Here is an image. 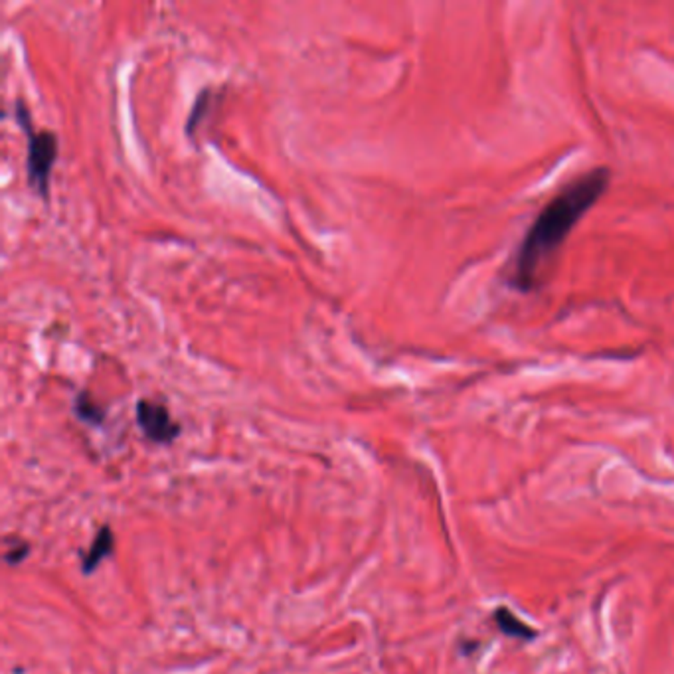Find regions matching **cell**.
<instances>
[{"mask_svg": "<svg viewBox=\"0 0 674 674\" xmlns=\"http://www.w3.org/2000/svg\"><path fill=\"white\" fill-rule=\"evenodd\" d=\"M74 410L81 422H87L91 425H99L105 420V410L87 392L77 394Z\"/></svg>", "mask_w": 674, "mask_h": 674, "instance_id": "5b68a950", "label": "cell"}, {"mask_svg": "<svg viewBox=\"0 0 674 674\" xmlns=\"http://www.w3.org/2000/svg\"><path fill=\"white\" fill-rule=\"evenodd\" d=\"M611 180L606 167L591 168L571 178L546 206L540 210L524 240L516 248L510 265V285L518 291H534L542 285L546 269L578 222L604 196Z\"/></svg>", "mask_w": 674, "mask_h": 674, "instance_id": "6da1fadb", "label": "cell"}, {"mask_svg": "<svg viewBox=\"0 0 674 674\" xmlns=\"http://www.w3.org/2000/svg\"><path fill=\"white\" fill-rule=\"evenodd\" d=\"M137 424L145 437L155 443H170L180 433V425L172 420L167 407L152 400L137 402Z\"/></svg>", "mask_w": 674, "mask_h": 674, "instance_id": "3957f363", "label": "cell"}, {"mask_svg": "<svg viewBox=\"0 0 674 674\" xmlns=\"http://www.w3.org/2000/svg\"><path fill=\"white\" fill-rule=\"evenodd\" d=\"M495 617H496L498 627L503 629L505 633H508V635L524 637V639L534 637V631H530V629L524 625L523 621H518V619L513 615V613L506 611L505 607H500V609L496 611V615H495Z\"/></svg>", "mask_w": 674, "mask_h": 674, "instance_id": "8992f818", "label": "cell"}, {"mask_svg": "<svg viewBox=\"0 0 674 674\" xmlns=\"http://www.w3.org/2000/svg\"><path fill=\"white\" fill-rule=\"evenodd\" d=\"M16 121L23 127L26 135V167L30 187L34 188L38 196L48 200L50 196V180H52V170L58 159V137L56 132L48 129H36L32 115H30L24 101L16 104Z\"/></svg>", "mask_w": 674, "mask_h": 674, "instance_id": "7a4b0ae2", "label": "cell"}, {"mask_svg": "<svg viewBox=\"0 0 674 674\" xmlns=\"http://www.w3.org/2000/svg\"><path fill=\"white\" fill-rule=\"evenodd\" d=\"M114 542H115V538H114V533H111V528H107V526L101 528L99 534L94 540V544H91L89 551L84 556V571H86V574L94 571L101 564V560L107 558L111 551H114Z\"/></svg>", "mask_w": 674, "mask_h": 674, "instance_id": "277c9868", "label": "cell"}]
</instances>
